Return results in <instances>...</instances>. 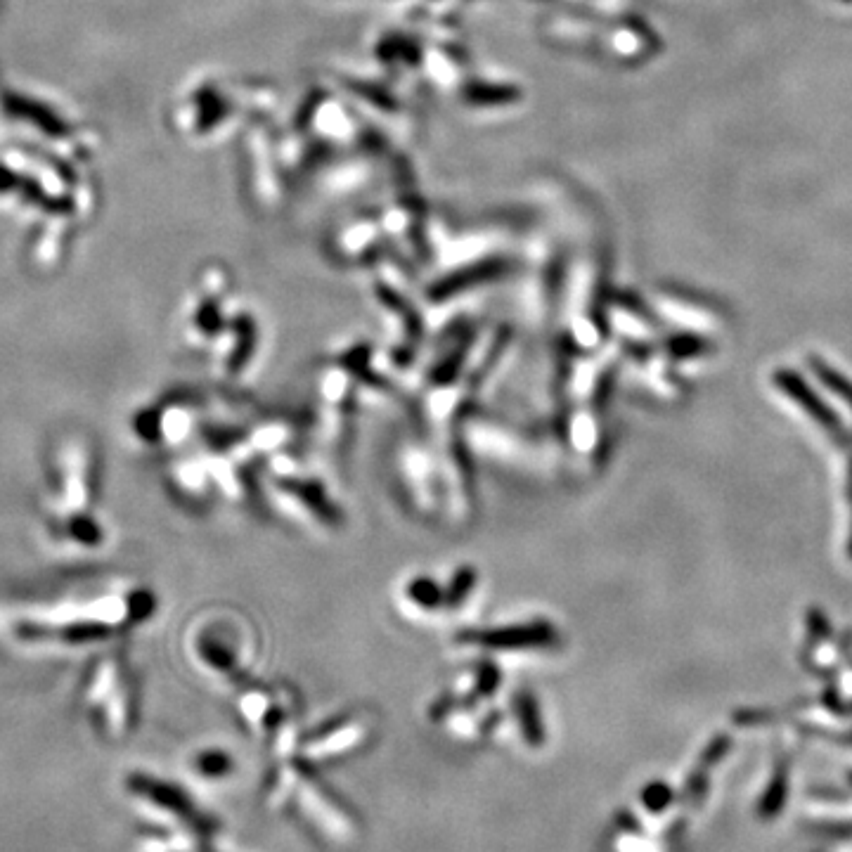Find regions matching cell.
<instances>
[{
  "label": "cell",
  "instance_id": "cell-1",
  "mask_svg": "<svg viewBox=\"0 0 852 852\" xmlns=\"http://www.w3.org/2000/svg\"><path fill=\"white\" fill-rule=\"evenodd\" d=\"M471 642H481V647L490 649H531L538 644H545L550 639V630L547 628H512V630H495V632H481V635H469Z\"/></svg>",
  "mask_w": 852,
  "mask_h": 852
}]
</instances>
